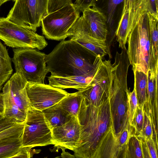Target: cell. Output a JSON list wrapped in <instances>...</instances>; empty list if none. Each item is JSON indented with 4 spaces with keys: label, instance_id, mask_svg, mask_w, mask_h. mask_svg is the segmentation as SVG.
<instances>
[{
    "label": "cell",
    "instance_id": "1",
    "mask_svg": "<svg viewBox=\"0 0 158 158\" xmlns=\"http://www.w3.org/2000/svg\"><path fill=\"white\" fill-rule=\"evenodd\" d=\"M80 135L73 151L76 158H103L116 138L111 102V93L97 105L83 97L77 115Z\"/></svg>",
    "mask_w": 158,
    "mask_h": 158
},
{
    "label": "cell",
    "instance_id": "2",
    "mask_svg": "<svg viewBox=\"0 0 158 158\" xmlns=\"http://www.w3.org/2000/svg\"><path fill=\"white\" fill-rule=\"evenodd\" d=\"M98 56L71 39L63 40L49 54L45 60L51 76L66 77L86 74L95 67Z\"/></svg>",
    "mask_w": 158,
    "mask_h": 158
},
{
    "label": "cell",
    "instance_id": "3",
    "mask_svg": "<svg viewBox=\"0 0 158 158\" xmlns=\"http://www.w3.org/2000/svg\"><path fill=\"white\" fill-rule=\"evenodd\" d=\"M130 65L127 56L122 53L115 55L114 62L112 64L111 102L116 135L127 127L130 128L128 124L127 116V97L129 92L127 76Z\"/></svg>",
    "mask_w": 158,
    "mask_h": 158
},
{
    "label": "cell",
    "instance_id": "4",
    "mask_svg": "<svg viewBox=\"0 0 158 158\" xmlns=\"http://www.w3.org/2000/svg\"><path fill=\"white\" fill-rule=\"evenodd\" d=\"M28 81L15 72L6 81L1 93L4 117L19 123L24 122L27 111L31 106L26 88Z\"/></svg>",
    "mask_w": 158,
    "mask_h": 158
},
{
    "label": "cell",
    "instance_id": "5",
    "mask_svg": "<svg viewBox=\"0 0 158 158\" xmlns=\"http://www.w3.org/2000/svg\"><path fill=\"white\" fill-rule=\"evenodd\" d=\"M127 53L132 70L147 75L149 68L150 42L147 13L140 18L127 38Z\"/></svg>",
    "mask_w": 158,
    "mask_h": 158
},
{
    "label": "cell",
    "instance_id": "6",
    "mask_svg": "<svg viewBox=\"0 0 158 158\" xmlns=\"http://www.w3.org/2000/svg\"><path fill=\"white\" fill-rule=\"evenodd\" d=\"M13 52L12 60L15 72L21 74L28 81L44 84L48 73L46 54L30 48H14Z\"/></svg>",
    "mask_w": 158,
    "mask_h": 158
},
{
    "label": "cell",
    "instance_id": "7",
    "mask_svg": "<svg viewBox=\"0 0 158 158\" xmlns=\"http://www.w3.org/2000/svg\"><path fill=\"white\" fill-rule=\"evenodd\" d=\"M80 13L72 2L54 11L45 13L41 20L43 34L49 40H65Z\"/></svg>",
    "mask_w": 158,
    "mask_h": 158
},
{
    "label": "cell",
    "instance_id": "8",
    "mask_svg": "<svg viewBox=\"0 0 158 158\" xmlns=\"http://www.w3.org/2000/svg\"><path fill=\"white\" fill-rule=\"evenodd\" d=\"M0 40L13 48H30L41 50L48 45L44 36L31 28L0 18Z\"/></svg>",
    "mask_w": 158,
    "mask_h": 158
},
{
    "label": "cell",
    "instance_id": "9",
    "mask_svg": "<svg viewBox=\"0 0 158 158\" xmlns=\"http://www.w3.org/2000/svg\"><path fill=\"white\" fill-rule=\"evenodd\" d=\"M21 138V147L52 144V130L42 111L31 106L28 108Z\"/></svg>",
    "mask_w": 158,
    "mask_h": 158
},
{
    "label": "cell",
    "instance_id": "10",
    "mask_svg": "<svg viewBox=\"0 0 158 158\" xmlns=\"http://www.w3.org/2000/svg\"><path fill=\"white\" fill-rule=\"evenodd\" d=\"M48 2V0H16L6 18L36 32L46 12Z\"/></svg>",
    "mask_w": 158,
    "mask_h": 158
},
{
    "label": "cell",
    "instance_id": "11",
    "mask_svg": "<svg viewBox=\"0 0 158 158\" xmlns=\"http://www.w3.org/2000/svg\"><path fill=\"white\" fill-rule=\"evenodd\" d=\"M112 78L111 61H102L88 86L81 91L85 101L95 106L107 97L111 93Z\"/></svg>",
    "mask_w": 158,
    "mask_h": 158
},
{
    "label": "cell",
    "instance_id": "12",
    "mask_svg": "<svg viewBox=\"0 0 158 158\" xmlns=\"http://www.w3.org/2000/svg\"><path fill=\"white\" fill-rule=\"evenodd\" d=\"M75 22L72 28L74 35H88L106 41L107 27L103 14L94 6L88 8Z\"/></svg>",
    "mask_w": 158,
    "mask_h": 158
},
{
    "label": "cell",
    "instance_id": "13",
    "mask_svg": "<svg viewBox=\"0 0 158 158\" xmlns=\"http://www.w3.org/2000/svg\"><path fill=\"white\" fill-rule=\"evenodd\" d=\"M26 88L31 106L41 111L57 104L69 94L49 84L30 81Z\"/></svg>",
    "mask_w": 158,
    "mask_h": 158
},
{
    "label": "cell",
    "instance_id": "14",
    "mask_svg": "<svg viewBox=\"0 0 158 158\" xmlns=\"http://www.w3.org/2000/svg\"><path fill=\"white\" fill-rule=\"evenodd\" d=\"M125 2L126 0H95L94 6L103 14L106 20L108 32L106 42L109 52L115 37Z\"/></svg>",
    "mask_w": 158,
    "mask_h": 158
},
{
    "label": "cell",
    "instance_id": "15",
    "mask_svg": "<svg viewBox=\"0 0 158 158\" xmlns=\"http://www.w3.org/2000/svg\"><path fill=\"white\" fill-rule=\"evenodd\" d=\"M52 144L56 151L68 149L73 151L77 147L80 135L77 118L72 117L68 122L52 130Z\"/></svg>",
    "mask_w": 158,
    "mask_h": 158
},
{
    "label": "cell",
    "instance_id": "16",
    "mask_svg": "<svg viewBox=\"0 0 158 158\" xmlns=\"http://www.w3.org/2000/svg\"><path fill=\"white\" fill-rule=\"evenodd\" d=\"M102 61V58L98 56L97 62L94 69L84 75L66 77L51 75L48 77L49 85L63 89L73 88L82 91L88 86Z\"/></svg>",
    "mask_w": 158,
    "mask_h": 158
},
{
    "label": "cell",
    "instance_id": "17",
    "mask_svg": "<svg viewBox=\"0 0 158 158\" xmlns=\"http://www.w3.org/2000/svg\"><path fill=\"white\" fill-rule=\"evenodd\" d=\"M147 75V101L144 110L151 118L153 128L158 130V72L152 73L149 70Z\"/></svg>",
    "mask_w": 158,
    "mask_h": 158
},
{
    "label": "cell",
    "instance_id": "18",
    "mask_svg": "<svg viewBox=\"0 0 158 158\" xmlns=\"http://www.w3.org/2000/svg\"><path fill=\"white\" fill-rule=\"evenodd\" d=\"M150 42L149 68L155 73L158 69V15L147 12Z\"/></svg>",
    "mask_w": 158,
    "mask_h": 158
},
{
    "label": "cell",
    "instance_id": "19",
    "mask_svg": "<svg viewBox=\"0 0 158 158\" xmlns=\"http://www.w3.org/2000/svg\"><path fill=\"white\" fill-rule=\"evenodd\" d=\"M75 41L91 52L96 57L102 58L108 55L106 42L96 39L88 35H77L71 37Z\"/></svg>",
    "mask_w": 158,
    "mask_h": 158
},
{
    "label": "cell",
    "instance_id": "20",
    "mask_svg": "<svg viewBox=\"0 0 158 158\" xmlns=\"http://www.w3.org/2000/svg\"><path fill=\"white\" fill-rule=\"evenodd\" d=\"M126 10L128 11L129 14V27L130 32L141 16L148 12V0H126L123 12Z\"/></svg>",
    "mask_w": 158,
    "mask_h": 158
},
{
    "label": "cell",
    "instance_id": "21",
    "mask_svg": "<svg viewBox=\"0 0 158 158\" xmlns=\"http://www.w3.org/2000/svg\"><path fill=\"white\" fill-rule=\"evenodd\" d=\"M42 111L51 130L68 122L72 117L64 112L58 103Z\"/></svg>",
    "mask_w": 158,
    "mask_h": 158
},
{
    "label": "cell",
    "instance_id": "22",
    "mask_svg": "<svg viewBox=\"0 0 158 158\" xmlns=\"http://www.w3.org/2000/svg\"><path fill=\"white\" fill-rule=\"evenodd\" d=\"M82 98L81 91L69 93L58 104L68 115L77 118Z\"/></svg>",
    "mask_w": 158,
    "mask_h": 158
},
{
    "label": "cell",
    "instance_id": "23",
    "mask_svg": "<svg viewBox=\"0 0 158 158\" xmlns=\"http://www.w3.org/2000/svg\"><path fill=\"white\" fill-rule=\"evenodd\" d=\"M11 59L6 47L0 40V85L2 86L13 72Z\"/></svg>",
    "mask_w": 158,
    "mask_h": 158
},
{
    "label": "cell",
    "instance_id": "24",
    "mask_svg": "<svg viewBox=\"0 0 158 158\" xmlns=\"http://www.w3.org/2000/svg\"><path fill=\"white\" fill-rule=\"evenodd\" d=\"M134 76L135 87L138 105H144L147 101V75L142 72L133 69Z\"/></svg>",
    "mask_w": 158,
    "mask_h": 158
},
{
    "label": "cell",
    "instance_id": "25",
    "mask_svg": "<svg viewBox=\"0 0 158 158\" xmlns=\"http://www.w3.org/2000/svg\"><path fill=\"white\" fill-rule=\"evenodd\" d=\"M130 32L129 27V14L125 11L123 14L116 32L117 41L119 47L122 49H127L126 45Z\"/></svg>",
    "mask_w": 158,
    "mask_h": 158
},
{
    "label": "cell",
    "instance_id": "26",
    "mask_svg": "<svg viewBox=\"0 0 158 158\" xmlns=\"http://www.w3.org/2000/svg\"><path fill=\"white\" fill-rule=\"evenodd\" d=\"M21 146V136L0 142V158H14Z\"/></svg>",
    "mask_w": 158,
    "mask_h": 158
},
{
    "label": "cell",
    "instance_id": "27",
    "mask_svg": "<svg viewBox=\"0 0 158 158\" xmlns=\"http://www.w3.org/2000/svg\"><path fill=\"white\" fill-rule=\"evenodd\" d=\"M138 106L137 94L134 87L132 91L129 92L127 97V116L128 124L130 127L133 129L132 122L136 114Z\"/></svg>",
    "mask_w": 158,
    "mask_h": 158
},
{
    "label": "cell",
    "instance_id": "28",
    "mask_svg": "<svg viewBox=\"0 0 158 158\" xmlns=\"http://www.w3.org/2000/svg\"><path fill=\"white\" fill-rule=\"evenodd\" d=\"M127 148L126 158H143L141 141L137 135L131 137Z\"/></svg>",
    "mask_w": 158,
    "mask_h": 158
},
{
    "label": "cell",
    "instance_id": "29",
    "mask_svg": "<svg viewBox=\"0 0 158 158\" xmlns=\"http://www.w3.org/2000/svg\"><path fill=\"white\" fill-rule=\"evenodd\" d=\"M24 122L17 123L11 127L0 132V142L20 137L23 133Z\"/></svg>",
    "mask_w": 158,
    "mask_h": 158
},
{
    "label": "cell",
    "instance_id": "30",
    "mask_svg": "<svg viewBox=\"0 0 158 158\" xmlns=\"http://www.w3.org/2000/svg\"><path fill=\"white\" fill-rule=\"evenodd\" d=\"M144 105H139L135 117L133 120L132 126L134 134L138 136L141 132L144 119Z\"/></svg>",
    "mask_w": 158,
    "mask_h": 158
},
{
    "label": "cell",
    "instance_id": "31",
    "mask_svg": "<svg viewBox=\"0 0 158 158\" xmlns=\"http://www.w3.org/2000/svg\"><path fill=\"white\" fill-rule=\"evenodd\" d=\"M137 136L145 140L153 139V132L152 120L149 115L144 110V119L143 128L140 133Z\"/></svg>",
    "mask_w": 158,
    "mask_h": 158
},
{
    "label": "cell",
    "instance_id": "32",
    "mask_svg": "<svg viewBox=\"0 0 158 158\" xmlns=\"http://www.w3.org/2000/svg\"><path fill=\"white\" fill-rule=\"evenodd\" d=\"M73 0H48L46 13L49 14L72 2Z\"/></svg>",
    "mask_w": 158,
    "mask_h": 158
},
{
    "label": "cell",
    "instance_id": "33",
    "mask_svg": "<svg viewBox=\"0 0 158 158\" xmlns=\"http://www.w3.org/2000/svg\"><path fill=\"white\" fill-rule=\"evenodd\" d=\"M31 148L30 147H21L14 158H29L32 157L34 154L38 153L36 152L38 150H32Z\"/></svg>",
    "mask_w": 158,
    "mask_h": 158
},
{
    "label": "cell",
    "instance_id": "34",
    "mask_svg": "<svg viewBox=\"0 0 158 158\" xmlns=\"http://www.w3.org/2000/svg\"><path fill=\"white\" fill-rule=\"evenodd\" d=\"M95 0H75L74 3L77 9L80 12L94 5Z\"/></svg>",
    "mask_w": 158,
    "mask_h": 158
},
{
    "label": "cell",
    "instance_id": "35",
    "mask_svg": "<svg viewBox=\"0 0 158 158\" xmlns=\"http://www.w3.org/2000/svg\"><path fill=\"white\" fill-rule=\"evenodd\" d=\"M144 140L146 142L150 158H157L158 147L156 146L154 139H152Z\"/></svg>",
    "mask_w": 158,
    "mask_h": 158
},
{
    "label": "cell",
    "instance_id": "36",
    "mask_svg": "<svg viewBox=\"0 0 158 158\" xmlns=\"http://www.w3.org/2000/svg\"><path fill=\"white\" fill-rule=\"evenodd\" d=\"M19 123L13 119L4 117L0 118V132Z\"/></svg>",
    "mask_w": 158,
    "mask_h": 158
},
{
    "label": "cell",
    "instance_id": "37",
    "mask_svg": "<svg viewBox=\"0 0 158 158\" xmlns=\"http://www.w3.org/2000/svg\"><path fill=\"white\" fill-rule=\"evenodd\" d=\"M148 0V11L158 15V0Z\"/></svg>",
    "mask_w": 158,
    "mask_h": 158
},
{
    "label": "cell",
    "instance_id": "38",
    "mask_svg": "<svg viewBox=\"0 0 158 158\" xmlns=\"http://www.w3.org/2000/svg\"><path fill=\"white\" fill-rule=\"evenodd\" d=\"M65 150H62L61 157L62 158H75L74 155H73L68 152H66Z\"/></svg>",
    "mask_w": 158,
    "mask_h": 158
},
{
    "label": "cell",
    "instance_id": "39",
    "mask_svg": "<svg viewBox=\"0 0 158 158\" xmlns=\"http://www.w3.org/2000/svg\"><path fill=\"white\" fill-rule=\"evenodd\" d=\"M10 0H12L13 2H15L16 0H1L0 4L1 5L2 4L4 3L5 2Z\"/></svg>",
    "mask_w": 158,
    "mask_h": 158
},
{
    "label": "cell",
    "instance_id": "40",
    "mask_svg": "<svg viewBox=\"0 0 158 158\" xmlns=\"http://www.w3.org/2000/svg\"><path fill=\"white\" fill-rule=\"evenodd\" d=\"M3 117L2 113H0V118Z\"/></svg>",
    "mask_w": 158,
    "mask_h": 158
},
{
    "label": "cell",
    "instance_id": "41",
    "mask_svg": "<svg viewBox=\"0 0 158 158\" xmlns=\"http://www.w3.org/2000/svg\"><path fill=\"white\" fill-rule=\"evenodd\" d=\"M2 88H3L2 86H1L0 85V91L1 90Z\"/></svg>",
    "mask_w": 158,
    "mask_h": 158
},
{
    "label": "cell",
    "instance_id": "42",
    "mask_svg": "<svg viewBox=\"0 0 158 158\" xmlns=\"http://www.w3.org/2000/svg\"><path fill=\"white\" fill-rule=\"evenodd\" d=\"M0 2H1V0H0V6H1V4H0Z\"/></svg>",
    "mask_w": 158,
    "mask_h": 158
}]
</instances>
